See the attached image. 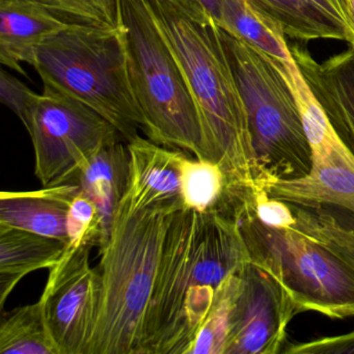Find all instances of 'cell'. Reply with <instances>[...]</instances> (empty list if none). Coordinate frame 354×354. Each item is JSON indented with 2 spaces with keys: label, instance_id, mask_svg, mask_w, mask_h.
Here are the masks:
<instances>
[{
  "label": "cell",
  "instance_id": "1",
  "mask_svg": "<svg viewBox=\"0 0 354 354\" xmlns=\"http://www.w3.org/2000/svg\"><path fill=\"white\" fill-rule=\"evenodd\" d=\"M252 261L225 211H176L147 319L145 354H188L217 287Z\"/></svg>",
  "mask_w": 354,
  "mask_h": 354
},
{
  "label": "cell",
  "instance_id": "2",
  "mask_svg": "<svg viewBox=\"0 0 354 354\" xmlns=\"http://www.w3.org/2000/svg\"><path fill=\"white\" fill-rule=\"evenodd\" d=\"M198 109L209 160L227 185L263 189L248 111L218 24L189 0H147Z\"/></svg>",
  "mask_w": 354,
  "mask_h": 354
},
{
  "label": "cell",
  "instance_id": "3",
  "mask_svg": "<svg viewBox=\"0 0 354 354\" xmlns=\"http://www.w3.org/2000/svg\"><path fill=\"white\" fill-rule=\"evenodd\" d=\"M181 204L129 211L120 205L100 252V299L86 354H145L147 319L165 234Z\"/></svg>",
  "mask_w": 354,
  "mask_h": 354
},
{
  "label": "cell",
  "instance_id": "4",
  "mask_svg": "<svg viewBox=\"0 0 354 354\" xmlns=\"http://www.w3.org/2000/svg\"><path fill=\"white\" fill-rule=\"evenodd\" d=\"M30 66L44 86L100 113L126 142L140 136L145 120L130 84L121 26H70L37 47Z\"/></svg>",
  "mask_w": 354,
  "mask_h": 354
},
{
  "label": "cell",
  "instance_id": "5",
  "mask_svg": "<svg viewBox=\"0 0 354 354\" xmlns=\"http://www.w3.org/2000/svg\"><path fill=\"white\" fill-rule=\"evenodd\" d=\"M119 10L130 84L145 120L142 131L161 146L208 159L187 82L147 0H119Z\"/></svg>",
  "mask_w": 354,
  "mask_h": 354
},
{
  "label": "cell",
  "instance_id": "6",
  "mask_svg": "<svg viewBox=\"0 0 354 354\" xmlns=\"http://www.w3.org/2000/svg\"><path fill=\"white\" fill-rule=\"evenodd\" d=\"M254 188L227 190L223 210L235 221L252 262L287 289L298 313L333 319L354 316V272L293 227H269L257 216Z\"/></svg>",
  "mask_w": 354,
  "mask_h": 354
},
{
  "label": "cell",
  "instance_id": "7",
  "mask_svg": "<svg viewBox=\"0 0 354 354\" xmlns=\"http://www.w3.org/2000/svg\"><path fill=\"white\" fill-rule=\"evenodd\" d=\"M221 35L248 111L263 188L306 177L312 171V149L283 66L223 28Z\"/></svg>",
  "mask_w": 354,
  "mask_h": 354
},
{
  "label": "cell",
  "instance_id": "8",
  "mask_svg": "<svg viewBox=\"0 0 354 354\" xmlns=\"http://www.w3.org/2000/svg\"><path fill=\"white\" fill-rule=\"evenodd\" d=\"M24 125L35 150V173L43 186L67 181L103 147L124 140L119 130L82 101L44 86Z\"/></svg>",
  "mask_w": 354,
  "mask_h": 354
},
{
  "label": "cell",
  "instance_id": "9",
  "mask_svg": "<svg viewBox=\"0 0 354 354\" xmlns=\"http://www.w3.org/2000/svg\"><path fill=\"white\" fill-rule=\"evenodd\" d=\"M238 277L225 354L279 353L290 321L299 314L291 295L270 271L252 261Z\"/></svg>",
  "mask_w": 354,
  "mask_h": 354
},
{
  "label": "cell",
  "instance_id": "10",
  "mask_svg": "<svg viewBox=\"0 0 354 354\" xmlns=\"http://www.w3.org/2000/svg\"><path fill=\"white\" fill-rule=\"evenodd\" d=\"M92 246L65 250L49 268L40 300L59 354H86L96 324L100 274L90 263Z\"/></svg>",
  "mask_w": 354,
  "mask_h": 354
},
{
  "label": "cell",
  "instance_id": "11",
  "mask_svg": "<svg viewBox=\"0 0 354 354\" xmlns=\"http://www.w3.org/2000/svg\"><path fill=\"white\" fill-rule=\"evenodd\" d=\"M129 177L120 205L129 211L181 204L183 151L161 146L140 136L128 142Z\"/></svg>",
  "mask_w": 354,
  "mask_h": 354
},
{
  "label": "cell",
  "instance_id": "12",
  "mask_svg": "<svg viewBox=\"0 0 354 354\" xmlns=\"http://www.w3.org/2000/svg\"><path fill=\"white\" fill-rule=\"evenodd\" d=\"M289 48L333 129L354 157V47L322 63L299 45Z\"/></svg>",
  "mask_w": 354,
  "mask_h": 354
},
{
  "label": "cell",
  "instance_id": "13",
  "mask_svg": "<svg viewBox=\"0 0 354 354\" xmlns=\"http://www.w3.org/2000/svg\"><path fill=\"white\" fill-rule=\"evenodd\" d=\"M310 173L265 187L270 198L293 204H329L354 214V157L341 140L313 152Z\"/></svg>",
  "mask_w": 354,
  "mask_h": 354
},
{
  "label": "cell",
  "instance_id": "14",
  "mask_svg": "<svg viewBox=\"0 0 354 354\" xmlns=\"http://www.w3.org/2000/svg\"><path fill=\"white\" fill-rule=\"evenodd\" d=\"M128 177L129 151L121 140L103 147L66 181L76 184L98 208L102 231L100 252L111 239L115 213L127 190Z\"/></svg>",
  "mask_w": 354,
  "mask_h": 354
},
{
  "label": "cell",
  "instance_id": "15",
  "mask_svg": "<svg viewBox=\"0 0 354 354\" xmlns=\"http://www.w3.org/2000/svg\"><path fill=\"white\" fill-rule=\"evenodd\" d=\"M80 192L71 182L32 192H3L0 223L67 242L68 212Z\"/></svg>",
  "mask_w": 354,
  "mask_h": 354
},
{
  "label": "cell",
  "instance_id": "16",
  "mask_svg": "<svg viewBox=\"0 0 354 354\" xmlns=\"http://www.w3.org/2000/svg\"><path fill=\"white\" fill-rule=\"evenodd\" d=\"M0 62L24 75L37 47L70 26L32 0H0Z\"/></svg>",
  "mask_w": 354,
  "mask_h": 354
},
{
  "label": "cell",
  "instance_id": "17",
  "mask_svg": "<svg viewBox=\"0 0 354 354\" xmlns=\"http://www.w3.org/2000/svg\"><path fill=\"white\" fill-rule=\"evenodd\" d=\"M67 242L0 223V308L26 275L55 266Z\"/></svg>",
  "mask_w": 354,
  "mask_h": 354
},
{
  "label": "cell",
  "instance_id": "18",
  "mask_svg": "<svg viewBox=\"0 0 354 354\" xmlns=\"http://www.w3.org/2000/svg\"><path fill=\"white\" fill-rule=\"evenodd\" d=\"M287 204L295 218L291 227L330 252L354 272L353 213L329 204Z\"/></svg>",
  "mask_w": 354,
  "mask_h": 354
},
{
  "label": "cell",
  "instance_id": "19",
  "mask_svg": "<svg viewBox=\"0 0 354 354\" xmlns=\"http://www.w3.org/2000/svg\"><path fill=\"white\" fill-rule=\"evenodd\" d=\"M219 28L264 53L283 68L293 59L283 28L250 0H223Z\"/></svg>",
  "mask_w": 354,
  "mask_h": 354
},
{
  "label": "cell",
  "instance_id": "20",
  "mask_svg": "<svg viewBox=\"0 0 354 354\" xmlns=\"http://www.w3.org/2000/svg\"><path fill=\"white\" fill-rule=\"evenodd\" d=\"M1 354H59L40 299L3 315Z\"/></svg>",
  "mask_w": 354,
  "mask_h": 354
},
{
  "label": "cell",
  "instance_id": "21",
  "mask_svg": "<svg viewBox=\"0 0 354 354\" xmlns=\"http://www.w3.org/2000/svg\"><path fill=\"white\" fill-rule=\"evenodd\" d=\"M227 186V178L217 163L185 155L181 163L183 208L198 212L219 210Z\"/></svg>",
  "mask_w": 354,
  "mask_h": 354
},
{
  "label": "cell",
  "instance_id": "22",
  "mask_svg": "<svg viewBox=\"0 0 354 354\" xmlns=\"http://www.w3.org/2000/svg\"><path fill=\"white\" fill-rule=\"evenodd\" d=\"M269 17L279 22L286 36L299 42L341 40V34L327 24L304 0H250Z\"/></svg>",
  "mask_w": 354,
  "mask_h": 354
},
{
  "label": "cell",
  "instance_id": "23",
  "mask_svg": "<svg viewBox=\"0 0 354 354\" xmlns=\"http://www.w3.org/2000/svg\"><path fill=\"white\" fill-rule=\"evenodd\" d=\"M238 273L230 275L217 287L212 306L196 333L188 354H225L239 281Z\"/></svg>",
  "mask_w": 354,
  "mask_h": 354
},
{
  "label": "cell",
  "instance_id": "24",
  "mask_svg": "<svg viewBox=\"0 0 354 354\" xmlns=\"http://www.w3.org/2000/svg\"><path fill=\"white\" fill-rule=\"evenodd\" d=\"M70 26L120 28L119 0H32Z\"/></svg>",
  "mask_w": 354,
  "mask_h": 354
},
{
  "label": "cell",
  "instance_id": "25",
  "mask_svg": "<svg viewBox=\"0 0 354 354\" xmlns=\"http://www.w3.org/2000/svg\"><path fill=\"white\" fill-rule=\"evenodd\" d=\"M101 235V218L96 204L84 192H78L68 212L66 250L75 252L84 246L99 248Z\"/></svg>",
  "mask_w": 354,
  "mask_h": 354
},
{
  "label": "cell",
  "instance_id": "26",
  "mask_svg": "<svg viewBox=\"0 0 354 354\" xmlns=\"http://www.w3.org/2000/svg\"><path fill=\"white\" fill-rule=\"evenodd\" d=\"M327 24L341 34L343 41L354 47V22L346 0H304Z\"/></svg>",
  "mask_w": 354,
  "mask_h": 354
},
{
  "label": "cell",
  "instance_id": "27",
  "mask_svg": "<svg viewBox=\"0 0 354 354\" xmlns=\"http://www.w3.org/2000/svg\"><path fill=\"white\" fill-rule=\"evenodd\" d=\"M39 95L35 94L18 78L1 70L0 73V100L14 111L24 123Z\"/></svg>",
  "mask_w": 354,
  "mask_h": 354
},
{
  "label": "cell",
  "instance_id": "28",
  "mask_svg": "<svg viewBox=\"0 0 354 354\" xmlns=\"http://www.w3.org/2000/svg\"><path fill=\"white\" fill-rule=\"evenodd\" d=\"M254 204L257 216L269 227L287 229L295 223L289 205L283 201L268 198L265 190H254Z\"/></svg>",
  "mask_w": 354,
  "mask_h": 354
},
{
  "label": "cell",
  "instance_id": "29",
  "mask_svg": "<svg viewBox=\"0 0 354 354\" xmlns=\"http://www.w3.org/2000/svg\"><path fill=\"white\" fill-rule=\"evenodd\" d=\"M283 353H354V331L339 337H325L290 346Z\"/></svg>",
  "mask_w": 354,
  "mask_h": 354
},
{
  "label": "cell",
  "instance_id": "30",
  "mask_svg": "<svg viewBox=\"0 0 354 354\" xmlns=\"http://www.w3.org/2000/svg\"><path fill=\"white\" fill-rule=\"evenodd\" d=\"M207 16L214 20L218 26L223 24V0H194Z\"/></svg>",
  "mask_w": 354,
  "mask_h": 354
},
{
  "label": "cell",
  "instance_id": "31",
  "mask_svg": "<svg viewBox=\"0 0 354 354\" xmlns=\"http://www.w3.org/2000/svg\"><path fill=\"white\" fill-rule=\"evenodd\" d=\"M180 3H187L189 0H178Z\"/></svg>",
  "mask_w": 354,
  "mask_h": 354
}]
</instances>
